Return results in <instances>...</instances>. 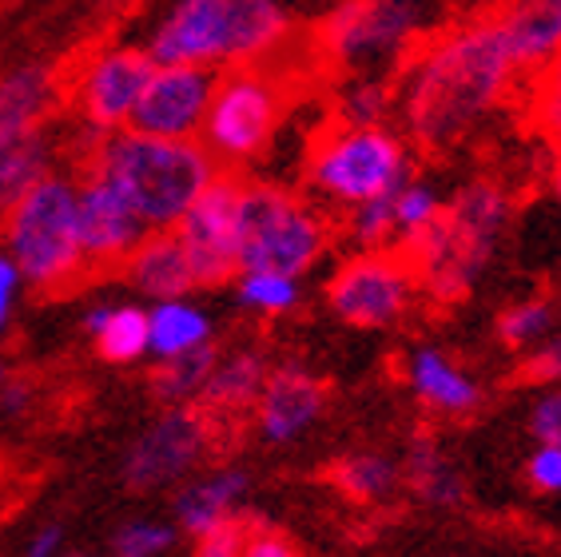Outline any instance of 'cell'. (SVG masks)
Returning a JSON list of instances; mask_svg holds the SVG:
<instances>
[{"instance_id": "5b68a950", "label": "cell", "mask_w": 561, "mask_h": 557, "mask_svg": "<svg viewBox=\"0 0 561 557\" xmlns=\"http://www.w3.org/2000/svg\"><path fill=\"white\" fill-rule=\"evenodd\" d=\"M4 224V251L16 259L24 283L44 295L68 291L88 271L80 224H76V175H44L33 192L21 195Z\"/></svg>"}, {"instance_id": "30bf717a", "label": "cell", "mask_w": 561, "mask_h": 557, "mask_svg": "<svg viewBox=\"0 0 561 557\" xmlns=\"http://www.w3.org/2000/svg\"><path fill=\"white\" fill-rule=\"evenodd\" d=\"M414 295H419V275L411 259L399 247H375V251H355L339 263V271L327 283V303L351 327L363 331H387L407 319Z\"/></svg>"}, {"instance_id": "484cf974", "label": "cell", "mask_w": 561, "mask_h": 557, "mask_svg": "<svg viewBox=\"0 0 561 557\" xmlns=\"http://www.w3.org/2000/svg\"><path fill=\"white\" fill-rule=\"evenodd\" d=\"M56 139L48 136V128L28 132L24 139L9 144L0 151V215L9 212L21 195H28L44 175L56 172Z\"/></svg>"}, {"instance_id": "d4e9b609", "label": "cell", "mask_w": 561, "mask_h": 557, "mask_svg": "<svg viewBox=\"0 0 561 557\" xmlns=\"http://www.w3.org/2000/svg\"><path fill=\"white\" fill-rule=\"evenodd\" d=\"M148 327H151L148 354L156 359V363L211 343V331H216V327H211V315H207L192 295H180V299H156L148 307Z\"/></svg>"}, {"instance_id": "5bb4252c", "label": "cell", "mask_w": 561, "mask_h": 557, "mask_svg": "<svg viewBox=\"0 0 561 557\" xmlns=\"http://www.w3.org/2000/svg\"><path fill=\"white\" fill-rule=\"evenodd\" d=\"M219 72L199 65H156L151 80L144 84L140 104L131 112L128 128L151 132V136L199 139L207 120V104L216 92Z\"/></svg>"}, {"instance_id": "cb8c5ba5", "label": "cell", "mask_w": 561, "mask_h": 557, "mask_svg": "<svg viewBox=\"0 0 561 557\" xmlns=\"http://www.w3.org/2000/svg\"><path fill=\"white\" fill-rule=\"evenodd\" d=\"M402 478L414 490V498L434 510H458L466 502V478L431 434H419L411 442L407 462H402Z\"/></svg>"}, {"instance_id": "4316f807", "label": "cell", "mask_w": 561, "mask_h": 557, "mask_svg": "<svg viewBox=\"0 0 561 557\" xmlns=\"http://www.w3.org/2000/svg\"><path fill=\"white\" fill-rule=\"evenodd\" d=\"M331 482H335L351 502L382 505L407 486V478H402V462H394L390 454L355 451L331 466Z\"/></svg>"}, {"instance_id": "d6986e66", "label": "cell", "mask_w": 561, "mask_h": 557, "mask_svg": "<svg viewBox=\"0 0 561 557\" xmlns=\"http://www.w3.org/2000/svg\"><path fill=\"white\" fill-rule=\"evenodd\" d=\"M402 375H407V386H411V395L419 398L422 407L438 410L446 418H466L482 407L478 378L466 366L454 363L443 346H414L407 354Z\"/></svg>"}, {"instance_id": "b9f144b4", "label": "cell", "mask_w": 561, "mask_h": 557, "mask_svg": "<svg viewBox=\"0 0 561 557\" xmlns=\"http://www.w3.org/2000/svg\"><path fill=\"white\" fill-rule=\"evenodd\" d=\"M21 557H65V525L60 522L41 525L36 534H28Z\"/></svg>"}, {"instance_id": "74e56055", "label": "cell", "mask_w": 561, "mask_h": 557, "mask_svg": "<svg viewBox=\"0 0 561 557\" xmlns=\"http://www.w3.org/2000/svg\"><path fill=\"white\" fill-rule=\"evenodd\" d=\"M529 434L538 442H558L561 446V383H550L529 407Z\"/></svg>"}, {"instance_id": "52a82bcc", "label": "cell", "mask_w": 561, "mask_h": 557, "mask_svg": "<svg viewBox=\"0 0 561 557\" xmlns=\"http://www.w3.org/2000/svg\"><path fill=\"white\" fill-rule=\"evenodd\" d=\"M411 175V148L390 124H331L307 156V192L339 212L390 195Z\"/></svg>"}, {"instance_id": "3957f363", "label": "cell", "mask_w": 561, "mask_h": 557, "mask_svg": "<svg viewBox=\"0 0 561 557\" xmlns=\"http://www.w3.org/2000/svg\"><path fill=\"white\" fill-rule=\"evenodd\" d=\"M84 168L100 172L124 192L148 231H168L224 168L204 139L151 136L140 128L100 132Z\"/></svg>"}, {"instance_id": "f6af8a7d", "label": "cell", "mask_w": 561, "mask_h": 557, "mask_svg": "<svg viewBox=\"0 0 561 557\" xmlns=\"http://www.w3.org/2000/svg\"><path fill=\"white\" fill-rule=\"evenodd\" d=\"M4 378H9V366H4V363H0V383H4Z\"/></svg>"}, {"instance_id": "f1b7e54d", "label": "cell", "mask_w": 561, "mask_h": 557, "mask_svg": "<svg viewBox=\"0 0 561 557\" xmlns=\"http://www.w3.org/2000/svg\"><path fill=\"white\" fill-rule=\"evenodd\" d=\"M216 343L195 346L187 354H175V359H160L156 371H151V395L163 407H187L195 398L204 395L207 378L216 371Z\"/></svg>"}, {"instance_id": "7bdbcfd3", "label": "cell", "mask_w": 561, "mask_h": 557, "mask_svg": "<svg viewBox=\"0 0 561 557\" xmlns=\"http://www.w3.org/2000/svg\"><path fill=\"white\" fill-rule=\"evenodd\" d=\"M243 557H302V554L283 534H275V530H251Z\"/></svg>"}, {"instance_id": "2e32d148", "label": "cell", "mask_w": 561, "mask_h": 557, "mask_svg": "<svg viewBox=\"0 0 561 557\" xmlns=\"http://www.w3.org/2000/svg\"><path fill=\"white\" fill-rule=\"evenodd\" d=\"M327 414V386L307 366L283 363L271 366L267 383L260 390V402L251 410L255 434L267 446H291L311 427H319Z\"/></svg>"}, {"instance_id": "ba28073f", "label": "cell", "mask_w": 561, "mask_h": 557, "mask_svg": "<svg viewBox=\"0 0 561 557\" xmlns=\"http://www.w3.org/2000/svg\"><path fill=\"white\" fill-rule=\"evenodd\" d=\"M283 112H287V92L279 76L267 72V65L227 68L216 80L199 139L224 172H236V168L255 163L275 144Z\"/></svg>"}, {"instance_id": "44dd1931", "label": "cell", "mask_w": 561, "mask_h": 557, "mask_svg": "<svg viewBox=\"0 0 561 557\" xmlns=\"http://www.w3.org/2000/svg\"><path fill=\"white\" fill-rule=\"evenodd\" d=\"M271 375L267 354L260 346H236L216 359V371L207 378L204 395L195 398V407L204 410L211 422H236V418L251 414L260 402V390Z\"/></svg>"}, {"instance_id": "60d3db41", "label": "cell", "mask_w": 561, "mask_h": 557, "mask_svg": "<svg viewBox=\"0 0 561 557\" xmlns=\"http://www.w3.org/2000/svg\"><path fill=\"white\" fill-rule=\"evenodd\" d=\"M28 407H33V383L9 375L4 383H0V414L21 418V414H28Z\"/></svg>"}, {"instance_id": "7a4b0ae2", "label": "cell", "mask_w": 561, "mask_h": 557, "mask_svg": "<svg viewBox=\"0 0 561 557\" xmlns=\"http://www.w3.org/2000/svg\"><path fill=\"white\" fill-rule=\"evenodd\" d=\"M287 0H172L151 24L148 48L156 65L243 68L267 65L291 41Z\"/></svg>"}, {"instance_id": "e0dca14e", "label": "cell", "mask_w": 561, "mask_h": 557, "mask_svg": "<svg viewBox=\"0 0 561 557\" xmlns=\"http://www.w3.org/2000/svg\"><path fill=\"white\" fill-rule=\"evenodd\" d=\"M60 100H65V84H60L56 68L21 65L0 72V151L28 132L48 128Z\"/></svg>"}, {"instance_id": "8992f818", "label": "cell", "mask_w": 561, "mask_h": 557, "mask_svg": "<svg viewBox=\"0 0 561 557\" xmlns=\"http://www.w3.org/2000/svg\"><path fill=\"white\" fill-rule=\"evenodd\" d=\"M331 247V219L311 200L271 180H243L239 192V271L302 278Z\"/></svg>"}, {"instance_id": "d590c367", "label": "cell", "mask_w": 561, "mask_h": 557, "mask_svg": "<svg viewBox=\"0 0 561 557\" xmlns=\"http://www.w3.org/2000/svg\"><path fill=\"white\" fill-rule=\"evenodd\" d=\"M248 534H251L248 522H243V518H231V522L195 537V557H243Z\"/></svg>"}, {"instance_id": "f35d334b", "label": "cell", "mask_w": 561, "mask_h": 557, "mask_svg": "<svg viewBox=\"0 0 561 557\" xmlns=\"http://www.w3.org/2000/svg\"><path fill=\"white\" fill-rule=\"evenodd\" d=\"M522 375L534 378V383H561V331H553L550 339H541V343L526 354Z\"/></svg>"}, {"instance_id": "7402d4cb", "label": "cell", "mask_w": 561, "mask_h": 557, "mask_svg": "<svg viewBox=\"0 0 561 557\" xmlns=\"http://www.w3.org/2000/svg\"><path fill=\"white\" fill-rule=\"evenodd\" d=\"M518 72H538L561 53V0H502L490 12Z\"/></svg>"}, {"instance_id": "6da1fadb", "label": "cell", "mask_w": 561, "mask_h": 557, "mask_svg": "<svg viewBox=\"0 0 561 557\" xmlns=\"http://www.w3.org/2000/svg\"><path fill=\"white\" fill-rule=\"evenodd\" d=\"M518 65L494 16H478L419 41L399 65V120L426 151H450L510 100Z\"/></svg>"}, {"instance_id": "e575fe53", "label": "cell", "mask_w": 561, "mask_h": 557, "mask_svg": "<svg viewBox=\"0 0 561 557\" xmlns=\"http://www.w3.org/2000/svg\"><path fill=\"white\" fill-rule=\"evenodd\" d=\"M534 124L541 136H550L561 148V53L550 65L538 68V84H534Z\"/></svg>"}, {"instance_id": "83f0119b", "label": "cell", "mask_w": 561, "mask_h": 557, "mask_svg": "<svg viewBox=\"0 0 561 557\" xmlns=\"http://www.w3.org/2000/svg\"><path fill=\"white\" fill-rule=\"evenodd\" d=\"M331 116H335V124H355V128L390 124V120L399 116L394 80H387V76H370V72L346 76L343 84L335 88Z\"/></svg>"}, {"instance_id": "d6a6232c", "label": "cell", "mask_w": 561, "mask_h": 557, "mask_svg": "<svg viewBox=\"0 0 561 557\" xmlns=\"http://www.w3.org/2000/svg\"><path fill=\"white\" fill-rule=\"evenodd\" d=\"M399 192V187H394ZM394 192L367 200L358 207H346L343 231L358 251H375V247H394Z\"/></svg>"}, {"instance_id": "603a6c76", "label": "cell", "mask_w": 561, "mask_h": 557, "mask_svg": "<svg viewBox=\"0 0 561 557\" xmlns=\"http://www.w3.org/2000/svg\"><path fill=\"white\" fill-rule=\"evenodd\" d=\"M84 331L96 339V351L104 363L131 366L148 359V307H136V303H92L84 311Z\"/></svg>"}, {"instance_id": "836d02e7", "label": "cell", "mask_w": 561, "mask_h": 557, "mask_svg": "<svg viewBox=\"0 0 561 557\" xmlns=\"http://www.w3.org/2000/svg\"><path fill=\"white\" fill-rule=\"evenodd\" d=\"M180 525L175 522H156V518H131V522L116 525L112 534V557H163L172 554Z\"/></svg>"}, {"instance_id": "ee69618b", "label": "cell", "mask_w": 561, "mask_h": 557, "mask_svg": "<svg viewBox=\"0 0 561 557\" xmlns=\"http://www.w3.org/2000/svg\"><path fill=\"white\" fill-rule=\"evenodd\" d=\"M550 183H553V195L561 200V156L553 160V172H550Z\"/></svg>"}, {"instance_id": "1f68e13d", "label": "cell", "mask_w": 561, "mask_h": 557, "mask_svg": "<svg viewBox=\"0 0 561 557\" xmlns=\"http://www.w3.org/2000/svg\"><path fill=\"white\" fill-rule=\"evenodd\" d=\"M558 327V311L550 299H518L497 315V339L510 351H534L541 339H550Z\"/></svg>"}, {"instance_id": "4fadbf2b", "label": "cell", "mask_w": 561, "mask_h": 557, "mask_svg": "<svg viewBox=\"0 0 561 557\" xmlns=\"http://www.w3.org/2000/svg\"><path fill=\"white\" fill-rule=\"evenodd\" d=\"M239 192L243 180L236 172H219L175 224L199 291L224 287L239 275Z\"/></svg>"}, {"instance_id": "8d00e7d4", "label": "cell", "mask_w": 561, "mask_h": 557, "mask_svg": "<svg viewBox=\"0 0 561 557\" xmlns=\"http://www.w3.org/2000/svg\"><path fill=\"white\" fill-rule=\"evenodd\" d=\"M526 482L538 493H561V446L538 442L526 458Z\"/></svg>"}, {"instance_id": "7c38bea8", "label": "cell", "mask_w": 561, "mask_h": 557, "mask_svg": "<svg viewBox=\"0 0 561 557\" xmlns=\"http://www.w3.org/2000/svg\"><path fill=\"white\" fill-rule=\"evenodd\" d=\"M151 72H156V60H151L148 48H131V44L96 48L92 56L80 60V68L68 80V104H72L76 120L88 128H128Z\"/></svg>"}, {"instance_id": "8fae6325", "label": "cell", "mask_w": 561, "mask_h": 557, "mask_svg": "<svg viewBox=\"0 0 561 557\" xmlns=\"http://www.w3.org/2000/svg\"><path fill=\"white\" fill-rule=\"evenodd\" d=\"M216 434L219 427L195 402L168 407L131 439L124 462H119V478L131 493L172 490V486L187 482L192 470H199V462L216 446Z\"/></svg>"}, {"instance_id": "ac0fdd59", "label": "cell", "mask_w": 561, "mask_h": 557, "mask_svg": "<svg viewBox=\"0 0 561 557\" xmlns=\"http://www.w3.org/2000/svg\"><path fill=\"white\" fill-rule=\"evenodd\" d=\"M128 287L144 299H180V295H192L195 287V271L192 259H187L184 239L175 236V227L168 231H148L140 243L131 247V255L119 263Z\"/></svg>"}, {"instance_id": "ab89813d", "label": "cell", "mask_w": 561, "mask_h": 557, "mask_svg": "<svg viewBox=\"0 0 561 557\" xmlns=\"http://www.w3.org/2000/svg\"><path fill=\"white\" fill-rule=\"evenodd\" d=\"M24 287H28V283H24L16 259L0 247V339H4V331L12 327V315H16V303H21Z\"/></svg>"}, {"instance_id": "ffe728a7", "label": "cell", "mask_w": 561, "mask_h": 557, "mask_svg": "<svg viewBox=\"0 0 561 557\" xmlns=\"http://www.w3.org/2000/svg\"><path fill=\"white\" fill-rule=\"evenodd\" d=\"M251 493V478L248 470L239 466H219V470L204 474V478H187L180 482L172 498V522L180 525V534H207L216 525L239 518L243 502Z\"/></svg>"}, {"instance_id": "9c48e42d", "label": "cell", "mask_w": 561, "mask_h": 557, "mask_svg": "<svg viewBox=\"0 0 561 557\" xmlns=\"http://www.w3.org/2000/svg\"><path fill=\"white\" fill-rule=\"evenodd\" d=\"M422 9L414 0H339L319 24V56L339 72L387 76L414 53Z\"/></svg>"}, {"instance_id": "f546056e", "label": "cell", "mask_w": 561, "mask_h": 557, "mask_svg": "<svg viewBox=\"0 0 561 557\" xmlns=\"http://www.w3.org/2000/svg\"><path fill=\"white\" fill-rule=\"evenodd\" d=\"M443 212H446V195L438 192L431 180L411 175V180L394 192V247L407 251Z\"/></svg>"}, {"instance_id": "4dcf8cb0", "label": "cell", "mask_w": 561, "mask_h": 557, "mask_svg": "<svg viewBox=\"0 0 561 557\" xmlns=\"http://www.w3.org/2000/svg\"><path fill=\"white\" fill-rule=\"evenodd\" d=\"M302 299V287L295 275L279 271H239L236 275V303L255 315H291Z\"/></svg>"}, {"instance_id": "277c9868", "label": "cell", "mask_w": 561, "mask_h": 557, "mask_svg": "<svg viewBox=\"0 0 561 557\" xmlns=\"http://www.w3.org/2000/svg\"><path fill=\"white\" fill-rule=\"evenodd\" d=\"M510 224V195L497 180H470L446 200V212L434 219L411 247L419 291L434 303L466 299L474 283L494 263L497 243Z\"/></svg>"}, {"instance_id": "9a60e30c", "label": "cell", "mask_w": 561, "mask_h": 557, "mask_svg": "<svg viewBox=\"0 0 561 557\" xmlns=\"http://www.w3.org/2000/svg\"><path fill=\"white\" fill-rule=\"evenodd\" d=\"M76 224H80L88 271L119 268L131 255V247L148 236V227L136 215V207L124 200V192L92 168L76 180Z\"/></svg>"}, {"instance_id": "bcb514c9", "label": "cell", "mask_w": 561, "mask_h": 557, "mask_svg": "<svg viewBox=\"0 0 561 557\" xmlns=\"http://www.w3.org/2000/svg\"><path fill=\"white\" fill-rule=\"evenodd\" d=\"M65 557H96V554H80V549H76V554H68V549H65Z\"/></svg>"}]
</instances>
